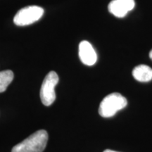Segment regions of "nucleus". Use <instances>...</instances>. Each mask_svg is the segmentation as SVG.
Instances as JSON below:
<instances>
[{"instance_id": "39448f33", "label": "nucleus", "mask_w": 152, "mask_h": 152, "mask_svg": "<svg viewBox=\"0 0 152 152\" xmlns=\"http://www.w3.org/2000/svg\"><path fill=\"white\" fill-rule=\"evenodd\" d=\"M79 57L86 66H93L97 60L96 52L92 45L87 41H82L79 45Z\"/></svg>"}, {"instance_id": "f03ea898", "label": "nucleus", "mask_w": 152, "mask_h": 152, "mask_svg": "<svg viewBox=\"0 0 152 152\" xmlns=\"http://www.w3.org/2000/svg\"><path fill=\"white\" fill-rule=\"evenodd\" d=\"M128 104V101L119 93H111L104 97L99 108V113L103 118L113 116L118 111L124 109Z\"/></svg>"}, {"instance_id": "9d476101", "label": "nucleus", "mask_w": 152, "mask_h": 152, "mask_svg": "<svg viewBox=\"0 0 152 152\" xmlns=\"http://www.w3.org/2000/svg\"><path fill=\"white\" fill-rule=\"evenodd\" d=\"M104 152H118V151H113V150H110V149H106Z\"/></svg>"}, {"instance_id": "20e7f679", "label": "nucleus", "mask_w": 152, "mask_h": 152, "mask_svg": "<svg viewBox=\"0 0 152 152\" xmlns=\"http://www.w3.org/2000/svg\"><path fill=\"white\" fill-rule=\"evenodd\" d=\"M44 14V9L37 6H28L20 9L14 18V23L18 26H28L37 21Z\"/></svg>"}, {"instance_id": "7ed1b4c3", "label": "nucleus", "mask_w": 152, "mask_h": 152, "mask_svg": "<svg viewBox=\"0 0 152 152\" xmlns=\"http://www.w3.org/2000/svg\"><path fill=\"white\" fill-rule=\"evenodd\" d=\"M58 75L54 71L49 72L44 79L40 89V99L45 106H51L56 99L55 87L58 84Z\"/></svg>"}, {"instance_id": "9b49d317", "label": "nucleus", "mask_w": 152, "mask_h": 152, "mask_svg": "<svg viewBox=\"0 0 152 152\" xmlns=\"http://www.w3.org/2000/svg\"><path fill=\"white\" fill-rule=\"evenodd\" d=\"M149 57L151 58V59L152 60V49L151 50V52H149Z\"/></svg>"}, {"instance_id": "0eeeda50", "label": "nucleus", "mask_w": 152, "mask_h": 152, "mask_svg": "<svg viewBox=\"0 0 152 152\" xmlns=\"http://www.w3.org/2000/svg\"><path fill=\"white\" fill-rule=\"evenodd\" d=\"M109 12L118 18H123L126 16L129 11L125 8V7L118 0H113L109 3Z\"/></svg>"}, {"instance_id": "6e6552de", "label": "nucleus", "mask_w": 152, "mask_h": 152, "mask_svg": "<svg viewBox=\"0 0 152 152\" xmlns=\"http://www.w3.org/2000/svg\"><path fill=\"white\" fill-rule=\"evenodd\" d=\"M14 73L10 70L0 71V93L5 92L14 80Z\"/></svg>"}, {"instance_id": "423d86ee", "label": "nucleus", "mask_w": 152, "mask_h": 152, "mask_svg": "<svg viewBox=\"0 0 152 152\" xmlns=\"http://www.w3.org/2000/svg\"><path fill=\"white\" fill-rule=\"evenodd\" d=\"M132 75L139 82H149L152 80V69L146 65L137 66L133 69Z\"/></svg>"}, {"instance_id": "1a4fd4ad", "label": "nucleus", "mask_w": 152, "mask_h": 152, "mask_svg": "<svg viewBox=\"0 0 152 152\" xmlns=\"http://www.w3.org/2000/svg\"><path fill=\"white\" fill-rule=\"evenodd\" d=\"M118 1L124 6L125 8L128 11H132L135 6L134 0H118Z\"/></svg>"}, {"instance_id": "f257e3e1", "label": "nucleus", "mask_w": 152, "mask_h": 152, "mask_svg": "<svg viewBox=\"0 0 152 152\" xmlns=\"http://www.w3.org/2000/svg\"><path fill=\"white\" fill-rule=\"evenodd\" d=\"M47 141L48 133L45 130H39L14 146L11 152H42Z\"/></svg>"}]
</instances>
